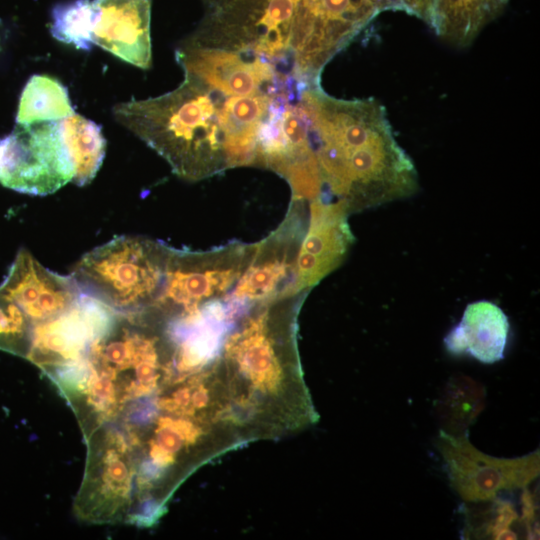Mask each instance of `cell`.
I'll list each match as a JSON object with an SVG mask.
<instances>
[{
    "instance_id": "1",
    "label": "cell",
    "mask_w": 540,
    "mask_h": 540,
    "mask_svg": "<svg viewBox=\"0 0 540 540\" xmlns=\"http://www.w3.org/2000/svg\"><path fill=\"white\" fill-rule=\"evenodd\" d=\"M272 95H229L185 74L174 90L115 105V119L155 150L179 177L198 181L254 165Z\"/></svg>"
},
{
    "instance_id": "2",
    "label": "cell",
    "mask_w": 540,
    "mask_h": 540,
    "mask_svg": "<svg viewBox=\"0 0 540 540\" xmlns=\"http://www.w3.org/2000/svg\"><path fill=\"white\" fill-rule=\"evenodd\" d=\"M300 97L320 179L317 198L344 202L351 214L415 193L416 168L395 139L383 105L337 99L319 84Z\"/></svg>"
},
{
    "instance_id": "3",
    "label": "cell",
    "mask_w": 540,
    "mask_h": 540,
    "mask_svg": "<svg viewBox=\"0 0 540 540\" xmlns=\"http://www.w3.org/2000/svg\"><path fill=\"white\" fill-rule=\"evenodd\" d=\"M171 249L148 238L116 237L85 254L71 278L115 312L139 313L161 297Z\"/></svg>"
},
{
    "instance_id": "4",
    "label": "cell",
    "mask_w": 540,
    "mask_h": 540,
    "mask_svg": "<svg viewBox=\"0 0 540 540\" xmlns=\"http://www.w3.org/2000/svg\"><path fill=\"white\" fill-rule=\"evenodd\" d=\"M301 0H213L202 26L189 39L236 51L295 77L292 37Z\"/></svg>"
},
{
    "instance_id": "5",
    "label": "cell",
    "mask_w": 540,
    "mask_h": 540,
    "mask_svg": "<svg viewBox=\"0 0 540 540\" xmlns=\"http://www.w3.org/2000/svg\"><path fill=\"white\" fill-rule=\"evenodd\" d=\"M408 0H301L292 37L296 77L319 83L323 67L378 13H410Z\"/></svg>"
},
{
    "instance_id": "6",
    "label": "cell",
    "mask_w": 540,
    "mask_h": 540,
    "mask_svg": "<svg viewBox=\"0 0 540 540\" xmlns=\"http://www.w3.org/2000/svg\"><path fill=\"white\" fill-rule=\"evenodd\" d=\"M74 177L60 120L19 125L0 139V183L12 190L48 195Z\"/></svg>"
},
{
    "instance_id": "7",
    "label": "cell",
    "mask_w": 540,
    "mask_h": 540,
    "mask_svg": "<svg viewBox=\"0 0 540 540\" xmlns=\"http://www.w3.org/2000/svg\"><path fill=\"white\" fill-rule=\"evenodd\" d=\"M436 447L451 487L467 502L494 500L500 491L525 488L539 476V450L516 458L493 457L475 448L467 434L455 436L443 430Z\"/></svg>"
},
{
    "instance_id": "8",
    "label": "cell",
    "mask_w": 540,
    "mask_h": 540,
    "mask_svg": "<svg viewBox=\"0 0 540 540\" xmlns=\"http://www.w3.org/2000/svg\"><path fill=\"white\" fill-rule=\"evenodd\" d=\"M176 60L186 75L229 95H274L286 89L289 82L266 62L190 39L176 50Z\"/></svg>"
},
{
    "instance_id": "9",
    "label": "cell",
    "mask_w": 540,
    "mask_h": 540,
    "mask_svg": "<svg viewBox=\"0 0 540 540\" xmlns=\"http://www.w3.org/2000/svg\"><path fill=\"white\" fill-rule=\"evenodd\" d=\"M309 222L296 263L295 292H308L344 260L354 236L344 202H309Z\"/></svg>"
},
{
    "instance_id": "10",
    "label": "cell",
    "mask_w": 540,
    "mask_h": 540,
    "mask_svg": "<svg viewBox=\"0 0 540 540\" xmlns=\"http://www.w3.org/2000/svg\"><path fill=\"white\" fill-rule=\"evenodd\" d=\"M0 292L26 313L35 326L71 309L82 295L75 281L43 267L26 249H21Z\"/></svg>"
},
{
    "instance_id": "11",
    "label": "cell",
    "mask_w": 540,
    "mask_h": 540,
    "mask_svg": "<svg viewBox=\"0 0 540 540\" xmlns=\"http://www.w3.org/2000/svg\"><path fill=\"white\" fill-rule=\"evenodd\" d=\"M97 18L94 44L141 69L152 61L151 1L94 0Z\"/></svg>"
},
{
    "instance_id": "12",
    "label": "cell",
    "mask_w": 540,
    "mask_h": 540,
    "mask_svg": "<svg viewBox=\"0 0 540 540\" xmlns=\"http://www.w3.org/2000/svg\"><path fill=\"white\" fill-rule=\"evenodd\" d=\"M509 321L495 303L481 300L466 306L462 318L445 336L446 350L454 355H469L484 364L504 358Z\"/></svg>"
},
{
    "instance_id": "13",
    "label": "cell",
    "mask_w": 540,
    "mask_h": 540,
    "mask_svg": "<svg viewBox=\"0 0 540 540\" xmlns=\"http://www.w3.org/2000/svg\"><path fill=\"white\" fill-rule=\"evenodd\" d=\"M507 0H430L426 21L435 33L457 46L470 44L502 10Z\"/></svg>"
},
{
    "instance_id": "14",
    "label": "cell",
    "mask_w": 540,
    "mask_h": 540,
    "mask_svg": "<svg viewBox=\"0 0 540 540\" xmlns=\"http://www.w3.org/2000/svg\"><path fill=\"white\" fill-rule=\"evenodd\" d=\"M60 128L74 167L72 182L85 186L96 176L105 157L106 140L101 126L74 113L60 120Z\"/></svg>"
},
{
    "instance_id": "15",
    "label": "cell",
    "mask_w": 540,
    "mask_h": 540,
    "mask_svg": "<svg viewBox=\"0 0 540 540\" xmlns=\"http://www.w3.org/2000/svg\"><path fill=\"white\" fill-rule=\"evenodd\" d=\"M74 113L68 91L62 83L48 75H33L22 91L16 122L31 125L59 121Z\"/></svg>"
},
{
    "instance_id": "16",
    "label": "cell",
    "mask_w": 540,
    "mask_h": 540,
    "mask_svg": "<svg viewBox=\"0 0 540 540\" xmlns=\"http://www.w3.org/2000/svg\"><path fill=\"white\" fill-rule=\"evenodd\" d=\"M97 8L94 0H72L55 5L51 11L50 32L56 40L90 51L94 44Z\"/></svg>"
},
{
    "instance_id": "17",
    "label": "cell",
    "mask_w": 540,
    "mask_h": 540,
    "mask_svg": "<svg viewBox=\"0 0 540 540\" xmlns=\"http://www.w3.org/2000/svg\"><path fill=\"white\" fill-rule=\"evenodd\" d=\"M34 338V324L17 303L0 292V350L26 358Z\"/></svg>"
},
{
    "instance_id": "18",
    "label": "cell",
    "mask_w": 540,
    "mask_h": 540,
    "mask_svg": "<svg viewBox=\"0 0 540 540\" xmlns=\"http://www.w3.org/2000/svg\"><path fill=\"white\" fill-rule=\"evenodd\" d=\"M412 14L427 19L430 0H409Z\"/></svg>"
}]
</instances>
